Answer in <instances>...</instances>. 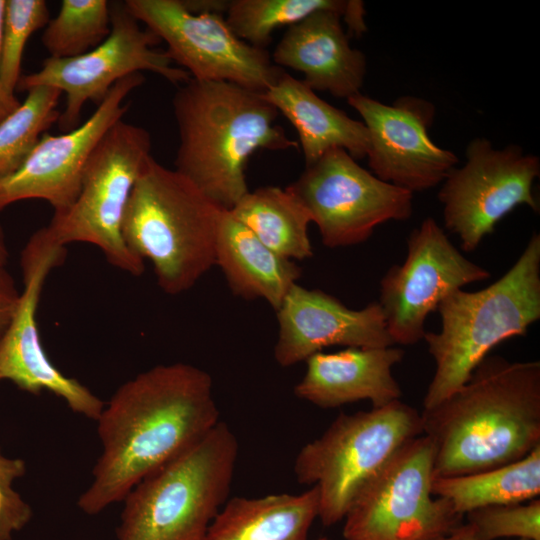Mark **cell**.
Returning a JSON list of instances; mask_svg holds the SVG:
<instances>
[{
    "mask_svg": "<svg viewBox=\"0 0 540 540\" xmlns=\"http://www.w3.org/2000/svg\"><path fill=\"white\" fill-rule=\"evenodd\" d=\"M211 376L187 363L154 366L123 383L97 418L102 452L77 506L97 515L219 422Z\"/></svg>",
    "mask_w": 540,
    "mask_h": 540,
    "instance_id": "6da1fadb",
    "label": "cell"
},
{
    "mask_svg": "<svg viewBox=\"0 0 540 540\" xmlns=\"http://www.w3.org/2000/svg\"><path fill=\"white\" fill-rule=\"evenodd\" d=\"M435 446L434 477L490 470L540 446V362L487 356L469 380L421 412Z\"/></svg>",
    "mask_w": 540,
    "mask_h": 540,
    "instance_id": "7a4b0ae2",
    "label": "cell"
},
{
    "mask_svg": "<svg viewBox=\"0 0 540 540\" xmlns=\"http://www.w3.org/2000/svg\"><path fill=\"white\" fill-rule=\"evenodd\" d=\"M179 143L175 170L224 210L249 192L246 168L259 150L297 148L262 93L190 78L172 99Z\"/></svg>",
    "mask_w": 540,
    "mask_h": 540,
    "instance_id": "3957f363",
    "label": "cell"
},
{
    "mask_svg": "<svg viewBox=\"0 0 540 540\" xmlns=\"http://www.w3.org/2000/svg\"><path fill=\"white\" fill-rule=\"evenodd\" d=\"M437 311L440 331H426L423 337L436 366L423 398L424 410L461 388L495 346L526 335L540 319L539 233H533L498 280L478 291L452 292Z\"/></svg>",
    "mask_w": 540,
    "mask_h": 540,
    "instance_id": "277c9868",
    "label": "cell"
},
{
    "mask_svg": "<svg viewBox=\"0 0 540 540\" xmlns=\"http://www.w3.org/2000/svg\"><path fill=\"white\" fill-rule=\"evenodd\" d=\"M223 210L187 178L151 155L131 193L123 238L137 257L151 262L159 287L178 295L215 265Z\"/></svg>",
    "mask_w": 540,
    "mask_h": 540,
    "instance_id": "5b68a950",
    "label": "cell"
},
{
    "mask_svg": "<svg viewBox=\"0 0 540 540\" xmlns=\"http://www.w3.org/2000/svg\"><path fill=\"white\" fill-rule=\"evenodd\" d=\"M238 450L235 434L220 420L128 492L116 540H203L226 502Z\"/></svg>",
    "mask_w": 540,
    "mask_h": 540,
    "instance_id": "8992f818",
    "label": "cell"
},
{
    "mask_svg": "<svg viewBox=\"0 0 540 540\" xmlns=\"http://www.w3.org/2000/svg\"><path fill=\"white\" fill-rule=\"evenodd\" d=\"M423 435L421 413L394 401L380 408L341 413L294 462L299 483L315 486L324 526L344 519L359 491L409 441Z\"/></svg>",
    "mask_w": 540,
    "mask_h": 540,
    "instance_id": "52a82bcc",
    "label": "cell"
},
{
    "mask_svg": "<svg viewBox=\"0 0 540 540\" xmlns=\"http://www.w3.org/2000/svg\"><path fill=\"white\" fill-rule=\"evenodd\" d=\"M151 146L145 128L123 119L115 123L90 156L76 199L67 209L54 212L42 228L45 234L63 247L74 242L92 244L111 265L140 276L144 261L126 245L122 227Z\"/></svg>",
    "mask_w": 540,
    "mask_h": 540,
    "instance_id": "ba28073f",
    "label": "cell"
},
{
    "mask_svg": "<svg viewBox=\"0 0 540 540\" xmlns=\"http://www.w3.org/2000/svg\"><path fill=\"white\" fill-rule=\"evenodd\" d=\"M435 446L426 435L406 443L359 491L344 517L345 540H437L462 524L434 497Z\"/></svg>",
    "mask_w": 540,
    "mask_h": 540,
    "instance_id": "9c48e42d",
    "label": "cell"
},
{
    "mask_svg": "<svg viewBox=\"0 0 540 540\" xmlns=\"http://www.w3.org/2000/svg\"><path fill=\"white\" fill-rule=\"evenodd\" d=\"M111 31L95 48L70 58H46L41 68L22 75L16 90L49 86L65 95V106L57 124L62 132L79 125L86 102L99 105L120 79L149 71L178 87L190 79L176 68L165 51L155 49L161 40L130 13L124 1L110 2Z\"/></svg>",
    "mask_w": 540,
    "mask_h": 540,
    "instance_id": "30bf717a",
    "label": "cell"
},
{
    "mask_svg": "<svg viewBox=\"0 0 540 540\" xmlns=\"http://www.w3.org/2000/svg\"><path fill=\"white\" fill-rule=\"evenodd\" d=\"M287 188L299 199L329 248L368 240L388 221H405L413 212V193L382 181L335 148L305 166Z\"/></svg>",
    "mask_w": 540,
    "mask_h": 540,
    "instance_id": "8fae6325",
    "label": "cell"
},
{
    "mask_svg": "<svg viewBox=\"0 0 540 540\" xmlns=\"http://www.w3.org/2000/svg\"><path fill=\"white\" fill-rule=\"evenodd\" d=\"M465 155V164L454 167L442 182L438 199L446 230L470 252L517 206L539 212L532 185L540 175V159L514 144L494 148L482 137L469 142Z\"/></svg>",
    "mask_w": 540,
    "mask_h": 540,
    "instance_id": "7c38bea8",
    "label": "cell"
},
{
    "mask_svg": "<svg viewBox=\"0 0 540 540\" xmlns=\"http://www.w3.org/2000/svg\"><path fill=\"white\" fill-rule=\"evenodd\" d=\"M130 13L167 45L170 60L199 81H224L263 93L283 69L266 49L239 39L225 16L189 12L181 0H125Z\"/></svg>",
    "mask_w": 540,
    "mask_h": 540,
    "instance_id": "4fadbf2b",
    "label": "cell"
},
{
    "mask_svg": "<svg viewBox=\"0 0 540 540\" xmlns=\"http://www.w3.org/2000/svg\"><path fill=\"white\" fill-rule=\"evenodd\" d=\"M490 272L466 258L432 217L407 238V255L380 281L379 305L394 344L423 340L425 321L452 292L489 279Z\"/></svg>",
    "mask_w": 540,
    "mask_h": 540,
    "instance_id": "5bb4252c",
    "label": "cell"
},
{
    "mask_svg": "<svg viewBox=\"0 0 540 540\" xmlns=\"http://www.w3.org/2000/svg\"><path fill=\"white\" fill-rule=\"evenodd\" d=\"M66 249L37 230L21 252L23 289L12 321L0 342V381L9 380L32 394L62 398L75 413L97 420L104 402L77 379L64 375L42 346L37 310L48 274L65 259Z\"/></svg>",
    "mask_w": 540,
    "mask_h": 540,
    "instance_id": "9a60e30c",
    "label": "cell"
},
{
    "mask_svg": "<svg viewBox=\"0 0 540 540\" xmlns=\"http://www.w3.org/2000/svg\"><path fill=\"white\" fill-rule=\"evenodd\" d=\"M144 81L142 73L120 79L84 123L58 135L42 134L23 163L0 179V211L26 199L45 200L54 212L67 209L79 193L93 151L123 119L128 109L124 100Z\"/></svg>",
    "mask_w": 540,
    "mask_h": 540,
    "instance_id": "2e32d148",
    "label": "cell"
},
{
    "mask_svg": "<svg viewBox=\"0 0 540 540\" xmlns=\"http://www.w3.org/2000/svg\"><path fill=\"white\" fill-rule=\"evenodd\" d=\"M369 134L368 165L382 181L421 192L442 183L459 159L436 145L428 134L435 108L413 96L384 104L362 93L347 99Z\"/></svg>",
    "mask_w": 540,
    "mask_h": 540,
    "instance_id": "e0dca14e",
    "label": "cell"
},
{
    "mask_svg": "<svg viewBox=\"0 0 540 540\" xmlns=\"http://www.w3.org/2000/svg\"><path fill=\"white\" fill-rule=\"evenodd\" d=\"M274 358L282 367L306 361L326 347L393 346L378 302L351 309L319 289L295 284L278 308Z\"/></svg>",
    "mask_w": 540,
    "mask_h": 540,
    "instance_id": "ac0fdd59",
    "label": "cell"
},
{
    "mask_svg": "<svg viewBox=\"0 0 540 540\" xmlns=\"http://www.w3.org/2000/svg\"><path fill=\"white\" fill-rule=\"evenodd\" d=\"M342 21L339 12L321 9L288 27L271 55L273 63L302 73L314 91L346 100L361 93L366 57L350 45Z\"/></svg>",
    "mask_w": 540,
    "mask_h": 540,
    "instance_id": "d6986e66",
    "label": "cell"
},
{
    "mask_svg": "<svg viewBox=\"0 0 540 540\" xmlns=\"http://www.w3.org/2000/svg\"><path fill=\"white\" fill-rule=\"evenodd\" d=\"M403 357L404 351L393 346L318 352L306 360L305 374L294 393L325 409L361 400H369L372 408H380L401 400L402 390L392 368Z\"/></svg>",
    "mask_w": 540,
    "mask_h": 540,
    "instance_id": "ffe728a7",
    "label": "cell"
},
{
    "mask_svg": "<svg viewBox=\"0 0 540 540\" xmlns=\"http://www.w3.org/2000/svg\"><path fill=\"white\" fill-rule=\"evenodd\" d=\"M262 94L295 128L305 166L335 148L355 160L366 157L369 134L364 123L320 98L302 80L283 71Z\"/></svg>",
    "mask_w": 540,
    "mask_h": 540,
    "instance_id": "44dd1931",
    "label": "cell"
},
{
    "mask_svg": "<svg viewBox=\"0 0 540 540\" xmlns=\"http://www.w3.org/2000/svg\"><path fill=\"white\" fill-rule=\"evenodd\" d=\"M215 265L235 295L261 298L275 311L301 276L295 261L267 247L229 210H223L220 216Z\"/></svg>",
    "mask_w": 540,
    "mask_h": 540,
    "instance_id": "7402d4cb",
    "label": "cell"
},
{
    "mask_svg": "<svg viewBox=\"0 0 540 540\" xmlns=\"http://www.w3.org/2000/svg\"><path fill=\"white\" fill-rule=\"evenodd\" d=\"M315 486L300 494H271L228 500L203 540H307L318 517Z\"/></svg>",
    "mask_w": 540,
    "mask_h": 540,
    "instance_id": "603a6c76",
    "label": "cell"
},
{
    "mask_svg": "<svg viewBox=\"0 0 540 540\" xmlns=\"http://www.w3.org/2000/svg\"><path fill=\"white\" fill-rule=\"evenodd\" d=\"M229 211L277 254L293 261L312 257L311 216L287 187L249 190Z\"/></svg>",
    "mask_w": 540,
    "mask_h": 540,
    "instance_id": "cb8c5ba5",
    "label": "cell"
},
{
    "mask_svg": "<svg viewBox=\"0 0 540 540\" xmlns=\"http://www.w3.org/2000/svg\"><path fill=\"white\" fill-rule=\"evenodd\" d=\"M432 493L464 516L487 506L523 503L540 494V446L522 459L486 471L434 477Z\"/></svg>",
    "mask_w": 540,
    "mask_h": 540,
    "instance_id": "d4e9b609",
    "label": "cell"
},
{
    "mask_svg": "<svg viewBox=\"0 0 540 540\" xmlns=\"http://www.w3.org/2000/svg\"><path fill=\"white\" fill-rule=\"evenodd\" d=\"M321 9L339 12L349 34L366 31L364 4L356 0H231L225 19L239 39L265 49L274 30L290 27Z\"/></svg>",
    "mask_w": 540,
    "mask_h": 540,
    "instance_id": "484cf974",
    "label": "cell"
},
{
    "mask_svg": "<svg viewBox=\"0 0 540 540\" xmlns=\"http://www.w3.org/2000/svg\"><path fill=\"white\" fill-rule=\"evenodd\" d=\"M26 92L20 105L0 122V179L23 163L60 116L57 106L62 93L58 89L36 86Z\"/></svg>",
    "mask_w": 540,
    "mask_h": 540,
    "instance_id": "4316f807",
    "label": "cell"
},
{
    "mask_svg": "<svg viewBox=\"0 0 540 540\" xmlns=\"http://www.w3.org/2000/svg\"><path fill=\"white\" fill-rule=\"evenodd\" d=\"M111 31L107 0H62L44 27L42 44L52 58L81 55L102 43Z\"/></svg>",
    "mask_w": 540,
    "mask_h": 540,
    "instance_id": "83f0119b",
    "label": "cell"
},
{
    "mask_svg": "<svg viewBox=\"0 0 540 540\" xmlns=\"http://www.w3.org/2000/svg\"><path fill=\"white\" fill-rule=\"evenodd\" d=\"M49 18L45 0H5L1 42L0 77L6 91L15 94L22 76L21 63L28 39L44 28Z\"/></svg>",
    "mask_w": 540,
    "mask_h": 540,
    "instance_id": "f1b7e54d",
    "label": "cell"
},
{
    "mask_svg": "<svg viewBox=\"0 0 540 540\" xmlns=\"http://www.w3.org/2000/svg\"><path fill=\"white\" fill-rule=\"evenodd\" d=\"M479 540H540V500L487 506L465 514Z\"/></svg>",
    "mask_w": 540,
    "mask_h": 540,
    "instance_id": "f546056e",
    "label": "cell"
},
{
    "mask_svg": "<svg viewBox=\"0 0 540 540\" xmlns=\"http://www.w3.org/2000/svg\"><path fill=\"white\" fill-rule=\"evenodd\" d=\"M25 471L23 460L8 458L0 449V540H11L32 517L30 505L14 489L15 481Z\"/></svg>",
    "mask_w": 540,
    "mask_h": 540,
    "instance_id": "4dcf8cb0",
    "label": "cell"
},
{
    "mask_svg": "<svg viewBox=\"0 0 540 540\" xmlns=\"http://www.w3.org/2000/svg\"><path fill=\"white\" fill-rule=\"evenodd\" d=\"M20 291L6 266H0V342L16 311Z\"/></svg>",
    "mask_w": 540,
    "mask_h": 540,
    "instance_id": "1f68e13d",
    "label": "cell"
},
{
    "mask_svg": "<svg viewBox=\"0 0 540 540\" xmlns=\"http://www.w3.org/2000/svg\"><path fill=\"white\" fill-rule=\"evenodd\" d=\"M231 0H181L183 6L191 13H213L226 15Z\"/></svg>",
    "mask_w": 540,
    "mask_h": 540,
    "instance_id": "d6a6232c",
    "label": "cell"
},
{
    "mask_svg": "<svg viewBox=\"0 0 540 540\" xmlns=\"http://www.w3.org/2000/svg\"><path fill=\"white\" fill-rule=\"evenodd\" d=\"M4 6L5 0H0V42ZM20 103L21 101L15 96V94H10L6 91L0 77V122L11 114L20 105Z\"/></svg>",
    "mask_w": 540,
    "mask_h": 540,
    "instance_id": "836d02e7",
    "label": "cell"
},
{
    "mask_svg": "<svg viewBox=\"0 0 540 540\" xmlns=\"http://www.w3.org/2000/svg\"><path fill=\"white\" fill-rule=\"evenodd\" d=\"M437 540H479L472 528L467 524H461L455 529H453L450 533L447 535L437 539Z\"/></svg>",
    "mask_w": 540,
    "mask_h": 540,
    "instance_id": "e575fe53",
    "label": "cell"
},
{
    "mask_svg": "<svg viewBox=\"0 0 540 540\" xmlns=\"http://www.w3.org/2000/svg\"><path fill=\"white\" fill-rule=\"evenodd\" d=\"M9 258V250L3 228L0 225V266H6Z\"/></svg>",
    "mask_w": 540,
    "mask_h": 540,
    "instance_id": "d590c367",
    "label": "cell"
},
{
    "mask_svg": "<svg viewBox=\"0 0 540 540\" xmlns=\"http://www.w3.org/2000/svg\"><path fill=\"white\" fill-rule=\"evenodd\" d=\"M318 540H329V539L326 537H322V538H319Z\"/></svg>",
    "mask_w": 540,
    "mask_h": 540,
    "instance_id": "8d00e7d4",
    "label": "cell"
}]
</instances>
